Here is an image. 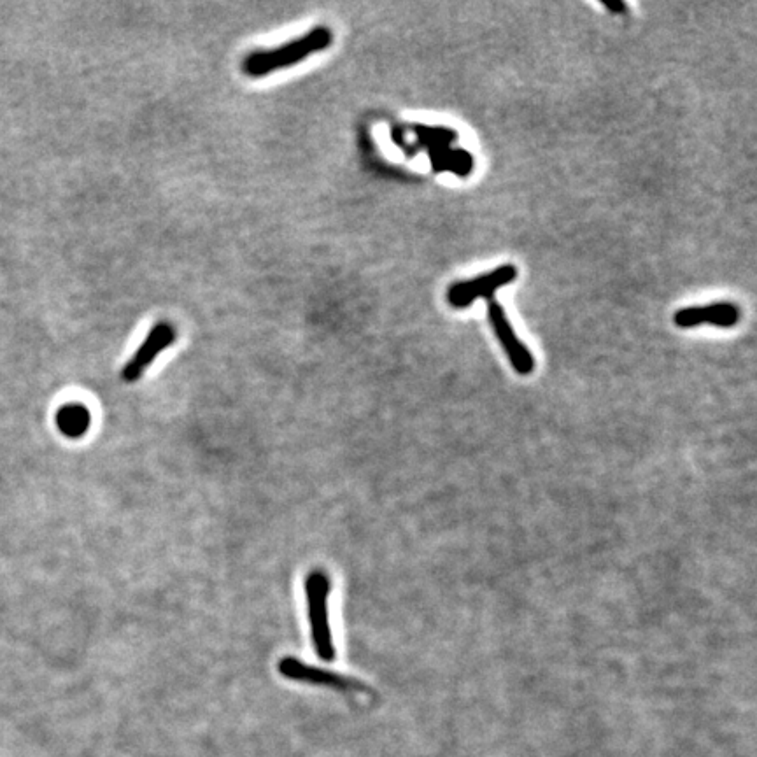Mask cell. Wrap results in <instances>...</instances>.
Returning <instances> with one entry per match:
<instances>
[{
  "label": "cell",
  "mask_w": 757,
  "mask_h": 757,
  "mask_svg": "<svg viewBox=\"0 0 757 757\" xmlns=\"http://www.w3.org/2000/svg\"><path fill=\"white\" fill-rule=\"evenodd\" d=\"M332 41V30L328 27H316L305 36L293 39L290 43L283 44L274 50L253 51L242 62V71L249 78H263L279 69L300 64L314 53L325 51L326 48H330Z\"/></svg>",
  "instance_id": "1"
},
{
  "label": "cell",
  "mask_w": 757,
  "mask_h": 757,
  "mask_svg": "<svg viewBox=\"0 0 757 757\" xmlns=\"http://www.w3.org/2000/svg\"><path fill=\"white\" fill-rule=\"evenodd\" d=\"M304 588L314 651L319 659L332 663L335 659V645L328 619V598L332 591V581L325 570L314 568L305 577Z\"/></svg>",
  "instance_id": "2"
},
{
  "label": "cell",
  "mask_w": 757,
  "mask_h": 757,
  "mask_svg": "<svg viewBox=\"0 0 757 757\" xmlns=\"http://www.w3.org/2000/svg\"><path fill=\"white\" fill-rule=\"evenodd\" d=\"M277 670L283 675L284 679L293 680V682H302V684H312V686H325L342 691V693H367V686H363L358 680L349 679L340 673L323 670L318 666L305 665L300 659L286 658L277 663Z\"/></svg>",
  "instance_id": "3"
},
{
  "label": "cell",
  "mask_w": 757,
  "mask_h": 757,
  "mask_svg": "<svg viewBox=\"0 0 757 757\" xmlns=\"http://www.w3.org/2000/svg\"><path fill=\"white\" fill-rule=\"evenodd\" d=\"M177 339V332L174 326L167 321L156 323L149 330L148 337L142 342L141 347L135 351L134 356L130 358L127 365L121 370V379L125 383H137L144 372L148 370L149 365L165 351L167 347L172 346Z\"/></svg>",
  "instance_id": "4"
},
{
  "label": "cell",
  "mask_w": 757,
  "mask_h": 757,
  "mask_svg": "<svg viewBox=\"0 0 757 757\" xmlns=\"http://www.w3.org/2000/svg\"><path fill=\"white\" fill-rule=\"evenodd\" d=\"M516 277L517 270L514 265H500L493 272L475 277L472 281L453 284L447 290V300L456 309H465L477 298H488V300L493 298V293L498 288H503V286L512 283Z\"/></svg>",
  "instance_id": "5"
},
{
  "label": "cell",
  "mask_w": 757,
  "mask_h": 757,
  "mask_svg": "<svg viewBox=\"0 0 757 757\" xmlns=\"http://www.w3.org/2000/svg\"><path fill=\"white\" fill-rule=\"evenodd\" d=\"M488 316L491 325L495 328L496 337L502 344L503 351L509 356L510 365L519 375H530L535 370V358L531 356L530 349L517 339L516 333L510 326L509 318L493 298H489Z\"/></svg>",
  "instance_id": "6"
},
{
  "label": "cell",
  "mask_w": 757,
  "mask_h": 757,
  "mask_svg": "<svg viewBox=\"0 0 757 757\" xmlns=\"http://www.w3.org/2000/svg\"><path fill=\"white\" fill-rule=\"evenodd\" d=\"M738 319H740L738 307L722 302V304L705 305V307L680 309L675 314L673 321L679 328H694V326H700L703 323L729 328V326H735Z\"/></svg>",
  "instance_id": "7"
},
{
  "label": "cell",
  "mask_w": 757,
  "mask_h": 757,
  "mask_svg": "<svg viewBox=\"0 0 757 757\" xmlns=\"http://www.w3.org/2000/svg\"><path fill=\"white\" fill-rule=\"evenodd\" d=\"M92 425V414L83 404H65L57 412V426L69 439H81Z\"/></svg>",
  "instance_id": "8"
},
{
  "label": "cell",
  "mask_w": 757,
  "mask_h": 757,
  "mask_svg": "<svg viewBox=\"0 0 757 757\" xmlns=\"http://www.w3.org/2000/svg\"><path fill=\"white\" fill-rule=\"evenodd\" d=\"M603 6L612 11V13H623L624 9H626L623 2H617V0L616 2H603Z\"/></svg>",
  "instance_id": "9"
}]
</instances>
